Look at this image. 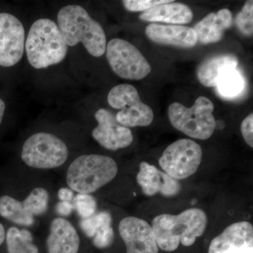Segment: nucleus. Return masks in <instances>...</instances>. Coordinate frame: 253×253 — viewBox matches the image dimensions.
Returning a JSON list of instances; mask_svg holds the SVG:
<instances>
[{
    "mask_svg": "<svg viewBox=\"0 0 253 253\" xmlns=\"http://www.w3.org/2000/svg\"><path fill=\"white\" fill-rule=\"evenodd\" d=\"M25 49L28 61L36 69L61 63L68 52L59 26L49 18L37 20L32 25Z\"/></svg>",
    "mask_w": 253,
    "mask_h": 253,
    "instance_id": "7ed1b4c3",
    "label": "nucleus"
},
{
    "mask_svg": "<svg viewBox=\"0 0 253 253\" xmlns=\"http://www.w3.org/2000/svg\"><path fill=\"white\" fill-rule=\"evenodd\" d=\"M119 233L126 246V253H158L156 236L147 221L136 217L124 218Z\"/></svg>",
    "mask_w": 253,
    "mask_h": 253,
    "instance_id": "9b49d317",
    "label": "nucleus"
},
{
    "mask_svg": "<svg viewBox=\"0 0 253 253\" xmlns=\"http://www.w3.org/2000/svg\"><path fill=\"white\" fill-rule=\"evenodd\" d=\"M5 111V104L3 100L0 99V125L2 121L3 116H4Z\"/></svg>",
    "mask_w": 253,
    "mask_h": 253,
    "instance_id": "473e14b6",
    "label": "nucleus"
},
{
    "mask_svg": "<svg viewBox=\"0 0 253 253\" xmlns=\"http://www.w3.org/2000/svg\"><path fill=\"white\" fill-rule=\"evenodd\" d=\"M74 209V205L71 204V202H66V201H61L56 206V211L63 217L69 216Z\"/></svg>",
    "mask_w": 253,
    "mask_h": 253,
    "instance_id": "c756f323",
    "label": "nucleus"
},
{
    "mask_svg": "<svg viewBox=\"0 0 253 253\" xmlns=\"http://www.w3.org/2000/svg\"><path fill=\"white\" fill-rule=\"evenodd\" d=\"M217 92L221 97L232 99L239 96L244 90L245 80L238 70H231L219 79L217 86Z\"/></svg>",
    "mask_w": 253,
    "mask_h": 253,
    "instance_id": "4be33fe9",
    "label": "nucleus"
},
{
    "mask_svg": "<svg viewBox=\"0 0 253 253\" xmlns=\"http://www.w3.org/2000/svg\"><path fill=\"white\" fill-rule=\"evenodd\" d=\"M206 212L199 208H191L177 215L160 214L152 221L153 230L158 248L173 252L181 244L186 247L194 244L207 227Z\"/></svg>",
    "mask_w": 253,
    "mask_h": 253,
    "instance_id": "f257e3e1",
    "label": "nucleus"
},
{
    "mask_svg": "<svg viewBox=\"0 0 253 253\" xmlns=\"http://www.w3.org/2000/svg\"><path fill=\"white\" fill-rule=\"evenodd\" d=\"M106 51L110 66L123 79L140 81L151 73V65L129 42L115 38L108 43Z\"/></svg>",
    "mask_w": 253,
    "mask_h": 253,
    "instance_id": "6e6552de",
    "label": "nucleus"
},
{
    "mask_svg": "<svg viewBox=\"0 0 253 253\" xmlns=\"http://www.w3.org/2000/svg\"><path fill=\"white\" fill-rule=\"evenodd\" d=\"M22 202L32 215H41L47 211L49 194L43 188H36Z\"/></svg>",
    "mask_w": 253,
    "mask_h": 253,
    "instance_id": "5701e85b",
    "label": "nucleus"
},
{
    "mask_svg": "<svg viewBox=\"0 0 253 253\" xmlns=\"http://www.w3.org/2000/svg\"><path fill=\"white\" fill-rule=\"evenodd\" d=\"M73 205L82 219L94 215L97 208L96 199L89 194H78L75 197Z\"/></svg>",
    "mask_w": 253,
    "mask_h": 253,
    "instance_id": "a878e982",
    "label": "nucleus"
},
{
    "mask_svg": "<svg viewBox=\"0 0 253 253\" xmlns=\"http://www.w3.org/2000/svg\"><path fill=\"white\" fill-rule=\"evenodd\" d=\"M58 196L61 201L71 202L73 200V192L72 190L68 188H61L58 193Z\"/></svg>",
    "mask_w": 253,
    "mask_h": 253,
    "instance_id": "7c9ffc66",
    "label": "nucleus"
},
{
    "mask_svg": "<svg viewBox=\"0 0 253 253\" xmlns=\"http://www.w3.org/2000/svg\"><path fill=\"white\" fill-rule=\"evenodd\" d=\"M98 126L93 129V138L101 146L111 151L127 147L132 143V132L126 126H121L116 117L107 110L101 109L95 113Z\"/></svg>",
    "mask_w": 253,
    "mask_h": 253,
    "instance_id": "f8f14e48",
    "label": "nucleus"
},
{
    "mask_svg": "<svg viewBox=\"0 0 253 253\" xmlns=\"http://www.w3.org/2000/svg\"><path fill=\"white\" fill-rule=\"evenodd\" d=\"M232 24L230 10L222 9L211 13L198 23L193 29L197 36L198 42L208 44L221 41L223 32Z\"/></svg>",
    "mask_w": 253,
    "mask_h": 253,
    "instance_id": "f3484780",
    "label": "nucleus"
},
{
    "mask_svg": "<svg viewBox=\"0 0 253 253\" xmlns=\"http://www.w3.org/2000/svg\"><path fill=\"white\" fill-rule=\"evenodd\" d=\"M116 161L103 155H83L68 168L66 181L78 194H89L109 184L118 174Z\"/></svg>",
    "mask_w": 253,
    "mask_h": 253,
    "instance_id": "20e7f679",
    "label": "nucleus"
},
{
    "mask_svg": "<svg viewBox=\"0 0 253 253\" xmlns=\"http://www.w3.org/2000/svg\"><path fill=\"white\" fill-rule=\"evenodd\" d=\"M239 64L234 55L221 54L213 56L200 64L197 70V78L200 83L207 87L217 86L219 79L226 73L236 69Z\"/></svg>",
    "mask_w": 253,
    "mask_h": 253,
    "instance_id": "a211bd4d",
    "label": "nucleus"
},
{
    "mask_svg": "<svg viewBox=\"0 0 253 253\" xmlns=\"http://www.w3.org/2000/svg\"><path fill=\"white\" fill-rule=\"evenodd\" d=\"M68 156L67 146L54 134L39 132L25 141L21 158L29 167L53 169L62 166Z\"/></svg>",
    "mask_w": 253,
    "mask_h": 253,
    "instance_id": "423d86ee",
    "label": "nucleus"
},
{
    "mask_svg": "<svg viewBox=\"0 0 253 253\" xmlns=\"http://www.w3.org/2000/svg\"><path fill=\"white\" fill-rule=\"evenodd\" d=\"M214 105L208 98L200 96L191 108L173 103L168 109L171 124L177 130L194 139L206 140L214 133L216 121Z\"/></svg>",
    "mask_w": 253,
    "mask_h": 253,
    "instance_id": "39448f33",
    "label": "nucleus"
},
{
    "mask_svg": "<svg viewBox=\"0 0 253 253\" xmlns=\"http://www.w3.org/2000/svg\"><path fill=\"white\" fill-rule=\"evenodd\" d=\"M108 102L113 109L121 110L116 119L126 127L149 126L154 121V111L141 101L139 92L131 84H121L113 87L108 95Z\"/></svg>",
    "mask_w": 253,
    "mask_h": 253,
    "instance_id": "0eeeda50",
    "label": "nucleus"
},
{
    "mask_svg": "<svg viewBox=\"0 0 253 253\" xmlns=\"http://www.w3.org/2000/svg\"><path fill=\"white\" fill-rule=\"evenodd\" d=\"M125 7L129 11H146L158 5L173 2L171 0H125Z\"/></svg>",
    "mask_w": 253,
    "mask_h": 253,
    "instance_id": "bb28decb",
    "label": "nucleus"
},
{
    "mask_svg": "<svg viewBox=\"0 0 253 253\" xmlns=\"http://www.w3.org/2000/svg\"><path fill=\"white\" fill-rule=\"evenodd\" d=\"M241 131L246 144L253 148V115L250 114L245 118L241 125Z\"/></svg>",
    "mask_w": 253,
    "mask_h": 253,
    "instance_id": "c85d7f7f",
    "label": "nucleus"
},
{
    "mask_svg": "<svg viewBox=\"0 0 253 253\" xmlns=\"http://www.w3.org/2000/svg\"><path fill=\"white\" fill-rule=\"evenodd\" d=\"M0 215L18 225L30 226L35 222L23 202L6 195L0 198Z\"/></svg>",
    "mask_w": 253,
    "mask_h": 253,
    "instance_id": "aec40b11",
    "label": "nucleus"
},
{
    "mask_svg": "<svg viewBox=\"0 0 253 253\" xmlns=\"http://www.w3.org/2000/svg\"><path fill=\"white\" fill-rule=\"evenodd\" d=\"M25 30L16 16L0 13V66L11 67L22 59Z\"/></svg>",
    "mask_w": 253,
    "mask_h": 253,
    "instance_id": "9d476101",
    "label": "nucleus"
},
{
    "mask_svg": "<svg viewBox=\"0 0 253 253\" xmlns=\"http://www.w3.org/2000/svg\"><path fill=\"white\" fill-rule=\"evenodd\" d=\"M114 238V231L111 225L105 226L96 232L93 238V244L97 249H107L113 244Z\"/></svg>",
    "mask_w": 253,
    "mask_h": 253,
    "instance_id": "cd10ccee",
    "label": "nucleus"
},
{
    "mask_svg": "<svg viewBox=\"0 0 253 253\" xmlns=\"http://www.w3.org/2000/svg\"><path fill=\"white\" fill-rule=\"evenodd\" d=\"M136 181L148 196L160 193L166 197H172L181 191L179 181L147 162H142L139 166Z\"/></svg>",
    "mask_w": 253,
    "mask_h": 253,
    "instance_id": "4468645a",
    "label": "nucleus"
},
{
    "mask_svg": "<svg viewBox=\"0 0 253 253\" xmlns=\"http://www.w3.org/2000/svg\"><path fill=\"white\" fill-rule=\"evenodd\" d=\"M145 32L151 41L164 45L189 49L194 47L198 42L194 30L187 26L152 23L146 27Z\"/></svg>",
    "mask_w": 253,
    "mask_h": 253,
    "instance_id": "2eb2a0df",
    "label": "nucleus"
},
{
    "mask_svg": "<svg viewBox=\"0 0 253 253\" xmlns=\"http://www.w3.org/2000/svg\"><path fill=\"white\" fill-rule=\"evenodd\" d=\"M201 146L189 139H179L169 145L159 159L164 172L174 179H184L194 174L202 160Z\"/></svg>",
    "mask_w": 253,
    "mask_h": 253,
    "instance_id": "1a4fd4ad",
    "label": "nucleus"
},
{
    "mask_svg": "<svg viewBox=\"0 0 253 253\" xmlns=\"http://www.w3.org/2000/svg\"><path fill=\"white\" fill-rule=\"evenodd\" d=\"M6 241L9 253H39L36 245L33 244V235L27 229L10 228L6 234Z\"/></svg>",
    "mask_w": 253,
    "mask_h": 253,
    "instance_id": "412c9836",
    "label": "nucleus"
},
{
    "mask_svg": "<svg viewBox=\"0 0 253 253\" xmlns=\"http://www.w3.org/2000/svg\"><path fill=\"white\" fill-rule=\"evenodd\" d=\"M194 18L193 11L187 5L171 2L158 5L139 15L142 21L172 24H187Z\"/></svg>",
    "mask_w": 253,
    "mask_h": 253,
    "instance_id": "6ab92c4d",
    "label": "nucleus"
},
{
    "mask_svg": "<svg viewBox=\"0 0 253 253\" xmlns=\"http://www.w3.org/2000/svg\"><path fill=\"white\" fill-rule=\"evenodd\" d=\"M5 239H6V233H5L4 228L0 223V246L4 243Z\"/></svg>",
    "mask_w": 253,
    "mask_h": 253,
    "instance_id": "2f4dec72",
    "label": "nucleus"
},
{
    "mask_svg": "<svg viewBox=\"0 0 253 253\" xmlns=\"http://www.w3.org/2000/svg\"><path fill=\"white\" fill-rule=\"evenodd\" d=\"M208 253H253V226L239 221L226 228L210 244Z\"/></svg>",
    "mask_w": 253,
    "mask_h": 253,
    "instance_id": "ddd939ff",
    "label": "nucleus"
},
{
    "mask_svg": "<svg viewBox=\"0 0 253 253\" xmlns=\"http://www.w3.org/2000/svg\"><path fill=\"white\" fill-rule=\"evenodd\" d=\"M236 24L240 31L247 36L253 33V1H246L242 10L236 17Z\"/></svg>",
    "mask_w": 253,
    "mask_h": 253,
    "instance_id": "393cba45",
    "label": "nucleus"
},
{
    "mask_svg": "<svg viewBox=\"0 0 253 253\" xmlns=\"http://www.w3.org/2000/svg\"><path fill=\"white\" fill-rule=\"evenodd\" d=\"M80 244L78 231L69 221L58 217L51 221L46 240L48 253H78Z\"/></svg>",
    "mask_w": 253,
    "mask_h": 253,
    "instance_id": "dca6fc26",
    "label": "nucleus"
},
{
    "mask_svg": "<svg viewBox=\"0 0 253 253\" xmlns=\"http://www.w3.org/2000/svg\"><path fill=\"white\" fill-rule=\"evenodd\" d=\"M58 26L66 44L73 46L82 42L94 57L104 54L106 38L102 26L79 5H68L58 13Z\"/></svg>",
    "mask_w": 253,
    "mask_h": 253,
    "instance_id": "f03ea898",
    "label": "nucleus"
},
{
    "mask_svg": "<svg viewBox=\"0 0 253 253\" xmlns=\"http://www.w3.org/2000/svg\"><path fill=\"white\" fill-rule=\"evenodd\" d=\"M112 218L108 212H100L86 219H83L80 223L82 230L87 237L94 238L96 232L105 226L111 225Z\"/></svg>",
    "mask_w": 253,
    "mask_h": 253,
    "instance_id": "b1692460",
    "label": "nucleus"
}]
</instances>
